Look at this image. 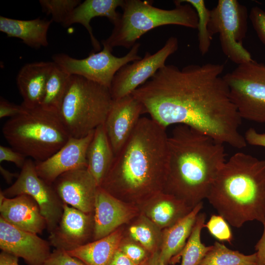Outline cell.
Returning a JSON list of instances; mask_svg holds the SVG:
<instances>
[{
  "label": "cell",
  "mask_w": 265,
  "mask_h": 265,
  "mask_svg": "<svg viewBox=\"0 0 265 265\" xmlns=\"http://www.w3.org/2000/svg\"><path fill=\"white\" fill-rule=\"evenodd\" d=\"M223 64L165 65L132 95L164 128L185 125L233 148L246 147L242 120L222 76Z\"/></svg>",
  "instance_id": "6da1fadb"
},
{
  "label": "cell",
  "mask_w": 265,
  "mask_h": 265,
  "mask_svg": "<svg viewBox=\"0 0 265 265\" xmlns=\"http://www.w3.org/2000/svg\"><path fill=\"white\" fill-rule=\"evenodd\" d=\"M226 161L224 144L188 126L177 125L168 138L163 189L193 208L207 198Z\"/></svg>",
  "instance_id": "7a4b0ae2"
},
{
  "label": "cell",
  "mask_w": 265,
  "mask_h": 265,
  "mask_svg": "<svg viewBox=\"0 0 265 265\" xmlns=\"http://www.w3.org/2000/svg\"><path fill=\"white\" fill-rule=\"evenodd\" d=\"M165 130L151 118L141 117L100 187L113 196L157 194L163 190L168 160Z\"/></svg>",
  "instance_id": "3957f363"
},
{
  "label": "cell",
  "mask_w": 265,
  "mask_h": 265,
  "mask_svg": "<svg viewBox=\"0 0 265 265\" xmlns=\"http://www.w3.org/2000/svg\"><path fill=\"white\" fill-rule=\"evenodd\" d=\"M236 228L246 222L265 221V160L238 152L226 160L207 198Z\"/></svg>",
  "instance_id": "277c9868"
},
{
  "label": "cell",
  "mask_w": 265,
  "mask_h": 265,
  "mask_svg": "<svg viewBox=\"0 0 265 265\" xmlns=\"http://www.w3.org/2000/svg\"><path fill=\"white\" fill-rule=\"evenodd\" d=\"M2 132L12 148L35 162L47 159L70 138L58 112L40 106L26 108L23 113L10 118Z\"/></svg>",
  "instance_id": "5b68a950"
},
{
  "label": "cell",
  "mask_w": 265,
  "mask_h": 265,
  "mask_svg": "<svg viewBox=\"0 0 265 265\" xmlns=\"http://www.w3.org/2000/svg\"><path fill=\"white\" fill-rule=\"evenodd\" d=\"M153 3L151 0H124L122 13L113 24L110 35L102 41L103 46L111 51L116 47L131 49L143 35L163 26L197 28V14L190 4L174 3V8L164 9L154 6Z\"/></svg>",
  "instance_id": "8992f818"
},
{
  "label": "cell",
  "mask_w": 265,
  "mask_h": 265,
  "mask_svg": "<svg viewBox=\"0 0 265 265\" xmlns=\"http://www.w3.org/2000/svg\"><path fill=\"white\" fill-rule=\"evenodd\" d=\"M112 102L109 88L71 75L58 114L70 137L82 138L104 124Z\"/></svg>",
  "instance_id": "52a82bcc"
},
{
  "label": "cell",
  "mask_w": 265,
  "mask_h": 265,
  "mask_svg": "<svg viewBox=\"0 0 265 265\" xmlns=\"http://www.w3.org/2000/svg\"><path fill=\"white\" fill-rule=\"evenodd\" d=\"M223 78L241 119L265 123V64L253 59L238 65Z\"/></svg>",
  "instance_id": "ba28073f"
},
{
  "label": "cell",
  "mask_w": 265,
  "mask_h": 265,
  "mask_svg": "<svg viewBox=\"0 0 265 265\" xmlns=\"http://www.w3.org/2000/svg\"><path fill=\"white\" fill-rule=\"evenodd\" d=\"M246 7L236 0H219L211 10L208 30L212 38L218 34L223 53L239 65L253 60L242 41L247 30Z\"/></svg>",
  "instance_id": "9c48e42d"
},
{
  "label": "cell",
  "mask_w": 265,
  "mask_h": 265,
  "mask_svg": "<svg viewBox=\"0 0 265 265\" xmlns=\"http://www.w3.org/2000/svg\"><path fill=\"white\" fill-rule=\"evenodd\" d=\"M140 46L136 43L121 57L114 55L112 51L103 46L102 51L91 53L83 59H77L65 53L55 54L52 58L69 75L83 77L110 89L114 76L122 67L142 58L138 54Z\"/></svg>",
  "instance_id": "30bf717a"
},
{
  "label": "cell",
  "mask_w": 265,
  "mask_h": 265,
  "mask_svg": "<svg viewBox=\"0 0 265 265\" xmlns=\"http://www.w3.org/2000/svg\"><path fill=\"white\" fill-rule=\"evenodd\" d=\"M1 192L7 198L21 194L31 196L38 205L50 233L59 223L63 213V203L52 185L38 175L35 162L32 159H26L16 181Z\"/></svg>",
  "instance_id": "8fae6325"
},
{
  "label": "cell",
  "mask_w": 265,
  "mask_h": 265,
  "mask_svg": "<svg viewBox=\"0 0 265 265\" xmlns=\"http://www.w3.org/2000/svg\"><path fill=\"white\" fill-rule=\"evenodd\" d=\"M178 47L177 38L171 36L157 52H146L143 57L122 67L114 76L110 87L112 100L132 94L165 66L167 59Z\"/></svg>",
  "instance_id": "7c38bea8"
},
{
  "label": "cell",
  "mask_w": 265,
  "mask_h": 265,
  "mask_svg": "<svg viewBox=\"0 0 265 265\" xmlns=\"http://www.w3.org/2000/svg\"><path fill=\"white\" fill-rule=\"evenodd\" d=\"M50 242L37 234L18 228L0 217V248L28 265H44L51 254Z\"/></svg>",
  "instance_id": "4fadbf2b"
},
{
  "label": "cell",
  "mask_w": 265,
  "mask_h": 265,
  "mask_svg": "<svg viewBox=\"0 0 265 265\" xmlns=\"http://www.w3.org/2000/svg\"><path fill=\"white\" fill-rule=\"evenodd\" d=\"M95 130L82 138L70 137L67 142L47 159L35 162L38 175L52 185L61 174L77 169L87 167L86 153Z\"/></svg>",
  "instance_id": "5bb4252c"
},
{
  "label": "cell",
  "mask_w": 265,
  "mask_h": 265,
  "mask_svg": "<svg viewBox=\"0 0 265 265\" xmlns=\"http://www.w3.org/2000/svg\"><path fill=\"white\" fill-rule=\"evenodd\" d=\"M52 186L63 204L86 213L94 211L95 197L100 186L87 168L61 174Z\"/></svg>",
  "instance_id": "9a60e30c"
},
{
  "label": "cell",
  "mask_w": 265,
  "mask_h": 265,
  "mask_svg": "<svg viewBox=\"0 0 265 265\" xmlns=\"http://www.w3.org/2000/svg\"><path fill=\"white\" fill-rule=\"evenodd\" d=\"M144 113L132 94L113 100L104 126L115 156L127 142Z\"/></svg>",
  "instance_id": "2e32d148"
},
{
  "label": "cell",
  "mask_w": 265,
  "mask_h": 265,
  "mask_svg": "<svg viewBox=\"0 0 265 265\" xmlns=\"http://www.w3.org/2000/svg\"><path fill=\"white\" fill-rule=\"evenodd\" d=\"M60 221L50 233L49 242L55 249L66 251L74 250L87 243L94 232V220L90 213L63 204Z\"/></svg>",
  "instance_id": "e0dca14e"
},
{
  "label": "cell",
  "mask_w": 265,
  "mask_h": 265,
  "mask_svg": "<svg viewBox=\"0 0 265 265\" xmlns=\"http://www.w3.org/2000/svg\"><path fill=\"white\" fill-rule=\"evenodd\" d=\"M0 213L8 223L26 231L38 234L47 228L38 205L26 194L7 198L0 191Z\"/></svg>",
  "instance_id": "ac0fdd59"
},
{
  "label": "cell",
  "mask_w": 265,
  "mask_h": 265,
  "mask_svg": "<svg viewBox=\"0 0 265 265\" xmlns=\"http://www.w3.org/2000/svg\"><path fill=\"white\" fill-rule=\"evenodd\" d=\"M94 212L95 240L102 238L115 231L132 215L131 209L100 186L96 195Z\"/></svg>",
  "instance_id": "d6986e66"
},
{
  "label": "cell",
  "mask_w": 265,
  "mask_h": 265,
  "mask_svg": "<svg viewBox=\"0 0 265 265\" xmlns=\"http://www.w3.org/2000/svg\"><path fill=\"white\" fill-rule=\"evenodd\" d=\"M54 62L39 61L25 64L19 71L17 85L26 109L40 106Z\"/></svg>",
  "instance_id": "ffe728a7"
},
{
  "label": "cell",
  "mask_w": 265,
  "mask_h": 265,
  "mask_svg": "<svg viewBox=\"0 0 265 265\" xmlns=\"http://www.w3.org/2000/svg\"><path fill=\"white\" fill-rule=\"evenodd\" d=\"M124 0H85L77 6L62 24L68 26L72 24H80L87 30L95 52L101 49L99 42L95 37L90 25L91 20L97 17H105L114 24L120 14L117 11L122 7Z\"/></svg>",
  "instance_id": "44dd1931"
},
{
  "label": "cell",
  "mask_w": 265,
  "mask_h": 265,
  "mask_svg": "<svg viewBox=\"0 0 265 265\" xmlns=\"http://www.w3.org/2000/svg\"><path fill=\"white\" fill-rule=\"evenodd\" d=\"M203 205L202 202L199 203L186 215L165 230L159 252L160 260L165 264L174 265L179 261Z\"/></svg>",
  "instance_id": "7402d4cb"
},
{
  "label": "cell",
  "mask_w": 265,
  "mask_h": 265,
  "mask_svg": "<svg viewBox=\"0 0 265 265\" xmlns=\"http://www.w3.org/2000/svg\"><path fill=\"white\" fill-rule=\"evenodd\" d=\"M53 21L37 18L30 20L0 16V31L7 37L19 38L35 49L48 45L47 33Z\"/></svg>",
  "instance_id": "603a6c76"
},
{
  "label": "cell",
  "mask_w": 265,
  "mask_h": 265,
  "mask_svg": "<svg viewBox=\"0 0 265 265\" xmlns=\"http://www.w3.org/2000/svg\"><path fill=\"white\" fill-rule=\"evenodd\" d=\"M115 155L104 125L96 128L86 153L87 169L99 186L108 173Z\"/></svg>",
  "instance_id": "cb8c5ba5"
},
{
  "label": "cell",
  "mask_w": 265,
  "mask_h": 265,
  "mask_svg": "<svg viewBox=\"0 0 265 265\" xmlns=\"http://www.w3.org/2000/svg\"><path fill=\"white\" fill-rule=\"evenodd\" d=\"M121 240L120 232L115 231L102 238L66 252L85 265H108L120 247Z\"/></svg>",
  "instance_id": "d4e9b609"
},
{
  "label": "cell",
  "mask_w": 265,
  "mask_h": 265,
  "mask_svg": "<svg viewBox=\"0 0 265 265\" xmlns=\"http://www.w3.org/2000/svg\"><path fill=\"white\" fill-rule=\"evenodd\" d=\"M149 211L152 221L160 227H169L193 209L175 196L160 192V196Z\"/></svg>",
  "instance_id": "484cf974"
},
{
  "label": "cell",
  "mask_w": 265,
  "mask_h": 265,
  "mask_svg": "<svg viewBox=\"0 0 265 265\" xmlns=\"http://www.w3.org/2000/svg\"><path fill=\"white\" fill-rule=\"evenodd\" d=\"M70 75L54 63L48 77L40 107L58 112L68 87Z\"/></svg>",
  "instance_id": "4316f807"
},
{
  "label": "cell",
  "mask_w": 265,
  "mask_h": 265,
  "mask_svg": "<svg viewBox=\"0 0 265 265\" xmlns=\"http://www.w3.org/2000/svg\"><path fill=\"white\" fill-rule=\"evenodd\" d=\"M199 265H257L256 252L245 255L215 241Z\"/></svg>",
  "instance_id": "83f0119b"
},
{
  "label": "cell",
  "mask_w": 265,
  "mask_h": 265,
  "mask_svg": "<svg viewBox=\"0 0 265 265\" xmlns=\"http://www.w3.org/2000/svg\"><path fill=\"white\" fill-rule=\"evenodd\" d=\"M206 214L199 213L192 232L185 246L180 254L182 257L181 265H199L212 245L207 246L201 240V233L205 227Z\"/></svg>",
  "instance_id": "f1b7e54d"
},
{
  "label": "cell",
  "mask_w": 265,
  "mask_h": 265,
  "mask_svg": "<svg viewBox=\"0 0 265 265\" xmlns=\"http://www.w3.org/2000/svg\"><path fill=\"white\" fill-rule=\"evenodd\" d=\"M177 3L186 2L196 11L198 16L197 29L198 48L200 53L204 55L210 49L212 38L210 36L208 26L211 16V10L209 9L203 0H178L174 2Z\"/></svg>",
  "instance_id": "f546056e"
},
{
  "label": "cell",
  "mask_w": 265,
  "mask_h": 265,
  "mask_svg": "<svg viewBox=\"0 0 265 265\" xmlns=\"http://www.w3.org/2000/svg\"><path fill=\"white\" fill-rule=\"evenodd\" d=\"M80 0H40L43 12L52 16V21L63 24L80 3Z\"/></svg>",
  "instance_id": "4dcf8cb0"
},
{
  "label": "cell",
  "mask_w": 265,
  "mask_h": 265,
  "mask_svg": "<svg viewBox=\"0 0 265 265\" xmlns=\"http://www.w3.org/2000/svg\"><path fill=\"white\" fill-rule=\"evenodd\" d=\"M205 227L219 241L231 243L233 239L232 231L227 221L220 215H212Z\"/></svg>",
  "instance_id": "1f68e13d"
},
{
  "label": "cell",
  "mask_w": 265,
  "mask_h": 265,
  "mask_svg": "<svg viewBox=\"0 0 265 265\" xmlns=\"http://www.w3.org/2000/svg\"><path fill=\"white\" fill-rule=\"evenodd\" d=\"M130 237L138 242L145 249L151 251L155 247L156 238L154 231L148 224L139 222L129 229Z\"/></svg>",
  "instance_id": "d6a6232c"
},
{
  "label": "cell",
  "mask_w": 265,
  "mask_h": 265,
  "mask_svg": "<svg viewBox=\"0 0 265 265\" xmlns=\"http://www.w3.org/2000/svg\"><path fill=\"white\" fill-rule=\"evenodd\" d=\"M249 18L259 39L265 46V11L258 6H254Z\"/></svg>",
  "instance_id": "836d02e7"
},
{
  "label": "cell",
  "mask_w": 265,
  "mask_h": 265,
  "mask_svg": "<svg viewBox=\"0 0 265 265\" xmlns=\"http://www.w3.org/2000/svg\"><path fill=\"white\" fill-rule=\"evenodd\" d=\"M44 265H85L79 259L73 257L63 250L55 249L45 262Z\"/></svg>",
  "instance_id": "e575fe53"
},
{
  "label": "cell",
  "mask_w": 265,
  "mask_h": 265,
  "mask_svg": "<svg viewBox=\"0 0 265 265\" xmlns=\"http://www.w3.org/2000/svg\"><path fill=\"white\" fill-rule=\"evenodd\" d=\"M120 249L137 265H141L147 259L145 248L137 244L126 243L120 247Z\"/></svg>",
  "instance_id": "d590c367"
},
{
  "label": "cell",
  "mask_w": 265,
  "mask_h": 265,
  "mask_svg": "<svg viewBox=\"0 0 265 265\" xmlns=\"http://www.w3.org/2000/svg\"><path fill=\"white\" fill-rule=\"evenodd\" d=\"M22 153L15 150L13 148L0 146V162L4 161L14 163L18 167L22 168L26 159Z\"/></svg>",
  "instance_id": "8d00e7d4"
},
{
  "label": "cell",
  "mask_w": 265,
  "mask_h": 265,
  "mask_svg": "<svg viewBox=\"0 0 265 265\" xmlns=\"http://www.w3.org/2000/svg\"><path fill=\"white\" fill-rule=\"evenodd\" d=\"M26 110L22 105H17L1 98L0 100V119L10 117H15L24 112Z\"/></svg>",
  "instance_id": "74e56055"
},
{
  "label": "cell",
  "mask_w": 265,
  "mask_h": 265,
  "mask_svg": "<svg viewBox=\"0 0 265 265\" xmlns=\"http://www.w3.org/2000/svg\"><path fill=\"white\" fill-rule=\"evenodd\" d=\"M244 136L247 144L265 147V133H259L251 128L247 130Z\"/></svg>",
  "instance_id": "f35d334b"
},
{
  "label": "cell",
  "mask_w": 265,
  "mask_h": 265,
  "mask_svg": "<svg viewBox=\"0 0 265 265\" xmlns=\"http://www.w3.org/2000/svg\"><path fill=\"white\" fill-rule=\"evenodd\" d=\"M262 224L264 226L263 233L255 246L257 256V265H265V221Z\"/></svg>",
  "instance_id": "ab89813d"
},
{
  "label": "cell",
  "mask_w": 265,
  "mask_h": 265,
  "mask_svg": "<svg viewBox=\"0 0 265 265\" xmlns=\"http://www.w3.org/2000/svg\"><path fill=\"white\" fill-rule=\"evenodd\" d=\"M108 265H137L120 249L117 250Z\"/></svg>",
  "instance_id": "60d3db41"
},
{
  "label": "cell",
  "mask_w": 265,
  "mask_h": 265,
  "mask_svg": "<svg viewBox=\"0 0 265 265\" xmlns=\"http://www.w3.org/2000/svg\"><path fill=\"white\" fill-rule=\"evenodd\" d=\"M19 258L1 251L0 253V265H19Z\"/></svg>",
  "instance_id": "b9f144b4"
},
{
  "label": "cell",
  "mask_w": 265,
  "mask_h": 265,
  "mask_svg": "<svg viewBox=\"0 0 265 265\" xmlns=\"http://www.w3.org/2000/svg\"><path fill=\"white\" fill-rule=\"evenodd\" d=\"M140 265H169L163 263L160 259L159 252H154L149 258L147 259Z\"/></svg>",
  "instance_id": "7bdbcfd3"
},
{
  "label": "cell",
  "mask_w": 265,
  "mask_h": 265,
  "mask_svg": "<svg viewBox=\"0 0 265 265\" xmlns=\"http://www.w3.org/2000/svg\"><path fill=\"white\" fill-rule=\"evenodd\" d=\"M0 172L1 176L8 184H11L13 178H17L19 175V173L10 172L1 165H0Z\"/></svg>",
  "instance_id": "ee69618b"
},
{
  "label": "cell",
  "mask_w": 265,
  "mask_h": 265,
  "mask_svg": "<svg viewBox=\"0 0 265 265\" xmlns=\"http://www.w3.org/2000/svg\"></svg>",
  "instance_id": "f6af8a7d"
}]
</instances>
